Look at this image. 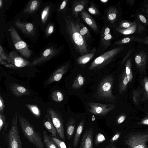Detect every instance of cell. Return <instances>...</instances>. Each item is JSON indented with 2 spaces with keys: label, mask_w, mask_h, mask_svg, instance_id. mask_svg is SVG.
Returning a JSON list of instances; mask_svg holds the SVG:
<instances>
[{
  "label": "cell",
  "mask_w": 148,
  "mask_h": 148,
  "mask_svg": "<svg viewBox=\"0 0 148 148\" xmlns=\"http://www.w3.org/2000/svg\"><path fill=\"white\" fill-rule=\"evenodd\" d=\"M18 120L24 137L36 148H44V145L40 134L37 132L29 121L19 114Z\"/></svg>",
  "instance_id": "cell-1"
},
{
  "label": "cell",
  "mask_w": 148,
  "mask_h": 148,
  "mask_svg": "<svg viewBox=\"0 0 148 148\" xmlns=\"http://www.w3.org/2000/svg\"><path fill=\"white\" fill-rule=\"evenodd\" d=\"M14 115L9 129L4 136L7 148H23L18 127V116Z\"/></svg>",
  "instance_id": "cell-2"
},
{
  "label": "cell",
  "mask_w": 148,
  "mask_h": 148,
  "mask_svg": "<svg viewBox=\"0 0 148 148\" xmlns=\"http://www.w3.org/2000/svg\"><path fill=\"white\" fill-rule=\"evenodd\" d=\"M8 30L15 49L24 57L29 58L32 51L27 43L21 39L14 27H11Z\"/></svg>",
  "instance_id": "cell-3"
},
{
  "label": "cell",
  "mask_w": 148,
  "mask_h": 148,
  "mask_svg": "<svg viewBox=\"0 0 148 148\" xmlns=\"http://www.w3.org/2000/svg\"><path fill=\"white\" fill-rule=\"evenodd\" d=\"M113 82V78L112 76L108 75L104 78L99 86L97 94L104 99H114V97L112 92Z\"/></svg>",
  "instance_id": "cell-4"
},
{
  "label": "cell",
  "mask_w": 148,
  "mask_h": 148,
  "mask_svg": "<svg viewBox=\"0 0 148 148\" xmlns=\"http://www.w3.org/2000/svg\"><path fill=\"white\" fill-rule=\"evenodd\" d=\"M131 66V59L129 58L126 62L125 70L121 75L119 84L120 93H122L126 90L128 84L132 81L133 75Z\"/></svg>",
  "instance_id": "cell-5"
},
{
  "label": "cell",
  "mask_w": 148,
  "mask_h": 148,
  "mask_svg": "<svg viewBox=\"0 0 148 148\" xmlns=\"http://www.w3.org/2000/svg\"><path fill=\"white\" fill-rule=\"evenodd\" d=\"M47 113L50 116L60 138L65 141V137L63 121L61 114L51 108H48Z\"/></svg>",
  "instance_id": "cell-6"
},
{
  "label": "cell",
  "mask_w": 148,
  "mask_h": 148,
  "mask_svg": "<svg viewBox=\"0 0 148 148\" xmlns=\"http://www.w3.org/2000/svg\"><path fill=\"white\" fill-rule=\"evenodd\" d=\"M88 110L95 115L104 116L113 110L115 106L110 104H104L95 102L87 104Z\"/></svg>",
  "instance_id": "cell-7"
},
{
  "label": "cell",
  "mask_w": 148,
  "mask_h": 148,
  "mask_svg": "<svg viewBox=\"0 0 148 148\" xmlns=\"http://www.w3.org/2000/svg\"><path fill=\"white\" fill-rule=\"evenodd\" d=\"M148 141V134H137L130 136L126 143L128 148H148L146 145Z\"/></svg>",
  "instance_id": "cell-8"
},
{
  "label": "cell",
  "mask_w": 148,
  "mask_h": 148,
  "mask_svg": "<svg viewBox=\"0 0 148 148\" xmlns=\"http://www.w3.org/2000/svg\"><path fill=\"white\" fill-rule=\"evenodd\" d=\"M148 60V55L146 53L141 51L136 54L134 60L136 65L141 74H144Z\"/></svg>",
  "instance_id": "cell-9"
},
{
  "label": "cell",
  "mask_w": 148,
  "mask_h": 148,
  "mask_svg": "<svg viewBox=\"0 0 148 148\" xmlns=\"http://www.w3.org/2000/svg\"><path fill=\"white\" fill-rule=\"evenodd\" d=\"M58 50L53 47L45 49L38 58L32 62V64L37 65L49 60L56 54Z\"/></svg>",
  "instance_id": "cell-10"
},
{
  "label": "cell",
  "mask_w": 148,
  "mask_h": 148,
  "mask_svg": "<svg viewBox=\"0 0 148 148\" xmlns=\"http://www.w3.org/2000/svg\"><path fill=\"white\" fill-rule=\"evenodd\" d=\"M15 26L24 34L29 36H33L35 34V29L33 24L22 22L19 19L17 20L14 23Z\"/></svg>",
  "instance_id": "cell-11"
},
{
  "label": "cell",
  "mask_w": 148,
  "mask_h": 148,
  "mask_svg": "<svg viewBox=\"0 0 148 148\" xmlns=\"http://www.w3.org/2000/svg\"><path fill=\"white\" fill-rule=\"evenodd\" d=\"M93 135L92 127L87 128L82 138L79 148H92Z\"/></svg>",
  "instance_id": "cell-12"
},
{
  "label": "cell",
  "mask_w": 148,
  "mask_h": 148,
  "mask_svg": "<svg viewBox=\"0 0 148 148\" xmlns=\"http://www.w3.org/2000/svg\"><path fill=\"white\" fill-rule=\"evenodd\" d=\"M8 55L10 63L16 67H24L30 64V62L20 56L14 51L10 52Z\"/></svg>",
  "instance_id": "cell-13"
},
{
  "label": "cell",
  "mask_w": 148,
  "mask_h": 148,
  "mask_svg": "<svg viewBox=\"0 0 148 148\" xmlns=\"http://www.w3.org/2000/svg\"><path fill=\"white\" fill-rule=\"evenodd\" d=\"M68 66L65 65L57 69L49 77L47 81V84L49 85L54 82L60 81L66 72Z\"/></svg>",
  "instance_id": "cell-14"
},
{
  "label": "cell",
  "mask_w": 148,
  "mask_h": 148,
  "mask_svg": "<svg viewBox=\"0 0 148 148\" xmlns=\"http://www.w3.org/2000/svg\"><path fill=\"white\" fill-rule=\"evenodd\" d=\"M43 124L44 127L51 134L52 136L58 138L59 137L57 131L47 113L45 117Z\"/></svg>",
  "instance_id": "cell-15"
},
{
  "label": "cell",
  "mask_w": 148,
  "mask_h": 148,
  "mask_svg": "<svg viewBox=\"0 0 148 148\" xmlns=\"http://www.w3.org/2000/svg\"><path fill=\"white\" fill-rule=\"evenodd\" d=\"M10 88L13 94L16 97L22 95L29 96V91L25 88L16 83H13L10 86Z\"/></svg>",
  "instance_id": "cell-16"
},
{
  "label": "cell",
  "mask_w": 148,
  "mask_h": 148,
  "mask_svg": "<svg viewBox=\"0 0 148 148\" xmlns=\"http://www.w3.org/2000/svg\"><path fill=\"white\" fill-rule=\"evenodd\" d=\"M76 121L73 118H71L68 121L66 127V133L68 140L70 139L74 132Z\"/></svg>",
  "instance_id": "cell-17"
},
{
  "label": "cell",
  "mask_w": 148,
  "mask_h": 148,
  "mask_svg": "<svg viewBox=\"0 0 148 148\" xmlns=\"http://www.w3.org/2000/svg\"><path fill=\"white\" fill-rule=\"evenodd\" d=\"M40 3V1L34 0L30 1L24 12L26 13L31 14L34 12L38 8Z\"/></svg>",
  "instance_id": "cell-18"
},
{
  "label": "cell",
  "mask_w": 148,
  "mask_h": 148,
  "mask_svg": "<svg viewBox=\"0 0 148 148\" xmlns=\"http://www.w3.org/2000/svg\"><path fill=\"white\" fill-rule=\"evenodd\" d=\"M84 124V120L83 119L79 123L77 128L73 140V145L74 148H76L78 144L83 129Z\"/></svg>",
  "instance_id": "cell-19"
},
{
  "label": "cell",
  "mask_w": 148,
  "mask_h": 148,
  "mask_svg": "<svg viewBox=\"0 0 148 148\" xmlns=\"http://www.w3.org/2000/svg\"><path fill=\"white\" fill-rule=\"evenodd\" d=\"M43 141L46 148H57V145L52 138L45 131L43 132Z\"/></svg>",
  "instance_id": "cell-20"
},
{
  "label": "cell",
  "mask_w": 148,
  "mask_h": 148,
  "mask_svg": "<svg viewBox=\"0 0 148 148\" xmlns=\"http://www.w3.org/2000/svg\"><path fill=\"white\" fill-rule=\"evenodd\" d=\"M9 122L7 121L4 114H0V132L2 136H4L8 131Z\"/></svg>",
  "instance_id": "cell-21"
},
{
  "label": "cell",
  "mask_w": 148,
  "mask_h": 148,
  "mask_svg": "<svg viewBox=\"0 0 148 148\" xmlns=\"http://www.w3.org/2000/svg\"><path fill=\"white\" fill-rule=\"evenodd\" d=\"M142 82V96L141 101H144L148 100V77H145Z\"/></svg>",
  "instance_id": "cell-22"
},
{
  "label": "cell",
  "mask_w": 148,
  "mask_h": 148,
  "mask_svg": "<svg viewBox=\"0 0 148 148\" xmlns=\"http://www.w3.org/2000/svg\"><path fill=\"white\" fill-rule=\"evenodd\" d=\"M142 96V91L141 88H138L134 89L132 91V99L133 102L135 105H138L141 101Z\"/></svg>",
  "instance_id": "cell-23"
},
{
  "label": "cell",
  "mask_w": 148,
  "mask_h": 148,
  "mask_svg": "<svg viewBox=\"0 0 148 148\" xmlns=\"http://www.w3.org/2000/svg\"><path fill=\"white\" fill-rule=\"evenodd\" d=\"M84 82V78L80 74H79L73 82L72 88L73 89H78L83 85Z\"/></svg>",
  "instance_id": "cell-24"
},
{
  "label": "cell",
  "mask_w": 148,
  "mask_h": 148,
  "mask_svg": "<svg viewBox=\"0 0 148 148\" xmlns=\"http://www.w3.org/2000/svg\"><path fill=\"white\" fill-rule=\"evenodd\" d=\"M25 106L30 110L32 114L36 118H39L41 115L40 110L36 105L25 104Z\"/></svg>",
  "instance_id": "cell-25"
},
{
  "label": "cell",
  "mask_w": 148,
  "mask_h": 148,
  "mask_svg": "<svg viewBox=\"0 0 148 148\" xmlns=\"http://www.w3.org/2000/svg\"><path fill=\"white\" fill-rule=\"evenodd\" d=\"M51 97L53 101L58 102L62 101L64 98L62 93L58 90H55L52 92Z\"/></svg>",
  "instance_id": "cell-26"
},
{
  "label": "cell",
  "mask_w": 148,
  "mask_h": 148,
  "mask_svg": "<svg viewBox=\"0 0 148 148\" xmlns=\"http://www.w3.org/2000/svg\"><path fill=\"white\" fill-rule=\"evenodd\" d=\"M50 11V8L48 6H46L42 10L41 14V21L43 24H45L48 18Z\"/></svg>",
  "instance_id": "cell-27"
},
{
  "label": "cell",
  "mask_w": 148,
  "mask_h": 148,
  "mask_svg": "<svg viewBox=\"0 0 148 148\" xmlns=\"http://www.w3.org/2000/svg\"><path fill=\"white\" fill-rule=\"evenodd\" d=\"M73 38L75 42L77 45L80 46L84 43V40L82 35L79 33H74L73 35Z\"/></svg>",
  "instance_id": "cell-28"
},
{
  "label": "cell",
  "mask_w": 148,
  "mask_h": 148,
  "mask_svg": "<svg viewBox=\"0 0 148 148\" xmlns=\"http://www.w3.org/2000/svg\"><path fill=\"white\" fill-rule=\"evenodd\" d=\"M136 28L137 24L136 23V24L131 27L121 30V32L122 34L124 35L131 34L136 33Z\"/></svg>",
  "instance_id": "cell-29"
},
{
  "label": "cell",
  "mask_w": 148,
  "mask_h": 148,
  "mask_svg": "<svg viewBox=\"0 0 148 148\" xmlns=\"http://www.w3.org/2000/svg\"><path fill=\"white\" fill-rule=\"evenodd\" d=\"M51 137L52 139L56 143L57 148H67L66 145L63 141L52 136Z\"/></svg>",
  "instance_id": "cell-30"
},
{
  "label": "cell",
  "mask_w": 148,
  "mask_h": 148,
  "mask_svg": "<svg viewBox=\"0 0 148 148\" xmlns=\"http://www.w3.org/2000/svg\"><path fill=\"white\" fill-rule=\"evenodd\" d=\"M106 140V138L102 134L99 133L96 136L95 140V145H97Z\"/></svg>",
  "instance_id": "cell-31"
},
{
  "label": "cell",
  "mask_w": 148,
  "mask_h": 148,
  "mask_svg": "<svg viewBox=\"0 0 148 148\" xmlns=\"http://www.w3.org/2000/svg\"><path fill=\"white\" fill-rule=\"evenodd\" d=\"M0 57L4 60H6L9 63H10V60L8 55L4 51L2 47L0 45Z\"/></svg>",
  "instance_id": "cell-32"
},
{
  "label": "cell",
  "mask_w": 148,
  "mask_h": 148,
  "mask_svg": "<svg viewBox=\"0 0 148 148\" xmlns=\"http://www.w3.org/2000/svg\"><path fill=\"white\" fill-rule=\"evenodd\" d=\"M136 21L133 22L125 21L122 23L121 26L123 28L127 29L133 26L136 24Z\"/></svg>",
  "instance_id": "cell-33"
},
{
  "label": "cell",
  "mask_w": 148,
  "mask_h": 148,
  "mask_svg": "<svg viewBox=\"0 0 148 148\" xmlns=\"http://www.w3.org/2000/svg\"><path fill=\"white\" fill-rule=\"evenodd\" d=\"M137 17L139 20L144 24L145 25L148 24V22L147 18L142 14L138 13L137 14Z\"/></svg>",
  "instance_id": "cell-34"
},
{
  "label": "cell",
  "mask_w": 148,
  "mask_h": 148,
  "mask_svg": "<svg viewBox=\"0 0 148 148\" xmlns=\"http://www.w3.org/2000/svg\"><path fill=\"white\" fill-rule=\"evenodd\" d=\"M54 30V26L52 25L48 26L46 31V34L47 36L51 35L53 32Z\"/></svg>",
  "instance_id": "cell-35"
},
{
  "label": "cell",
  "mask_w": 148,
  "mask_h": 148,
  "mask_svg": "<svg viewBox=\"0 0 148 148\" xmlns=\"http://www.w3.org/2000/svg\"><path fill=\"white\" fill-rule=\"evenodd\" d=\"M4 103L3 100L1 95H0V114H4Z\"/></svg>",
  "instance_id": "cell-36"
},
{
  "label": "cell",
  "mask_w": 148,
  "mask_h": 148,
  "mask_svg": "<svg viewBox=\"0 0 148 148\" xmlns=\"http://www.w3.org/2000/svg\"><path fill=\"white\" fill-rule=\"evenodd\" d=\"M136 42L145 44H148V36L142 39L138 38Z\"/></svg>",
  "instance_id": "cell-37"
},
{
  "label": "cell",
  "mask_w": 148,
  "mask_h": 148,
  "mask_svg": "<svg viewBox=\"0 0 148 148\" xmlns=\"http://www.w3.org/2000/svg\"><path fill=\"white\" fill-rule=\"evenodd\" d=\"M126 116L125 115H122L120 116L117 119V121L118 124L122 123L125 120Z\"/></svg>",
  "instance_id": "cell-38"
},
{
  "label": "cell",
  "mask_w": 148,
  "mask_h": 148,
  "mask_svg": "<svg viewBox=\"0 0 148 148\" xmlns=\"http://www.w3.org/2000/svg\"><path fill=\"white\" fill-rule=\"evenodd\" d=\"M120 134L119 133H116L110 140V142L112 143L117 140L119 137Z\"/></svg>",
  "instance_id": "cell-39"
},
{
  "label": "cell",
  "mask_w": 148,
  "mask_h": 148,
  "mask_svg": "<svg viewBox=\"0 0 148 148\" xmlns=\"http://www.w3.org/2000/svg\"><path fill=\"white\" fill-rule=\"evenodd\" d=\"M90 59V58L89 57H85L82 59L79 62L81 64H85L88 62Z\"/></svg>",
  "instance_id": "cell-40"
},
{
  "label": "cell",
  "mask_w": 148,
  "mask_h": 148,
  "mask_svg": "<svg viewBox=\"0 0 148 148\" xmlns=\"http://www.w3.org/2000/svg\"><path fill=\"white\" fill-rule=\"evenodd\" d=\"M88 29L86 27H83L80 31V34L81 35H84L88 32Z\"/></svg>",
  "instance_id": "cell-41"
},
{
  "label": "cell",
  "mask_w": 148,
  "mask_h": 148,
  "mask_svg": "<svg viewBox=\"0 0 148 148\" xmlns=\"http://www.w3.org/2000/svg\"><path fill=\"white\" fill-rule=\"evenodd\" d=\"M140 123L144 125H148V115L143 119Z\"/></svg>",
  "instance_id": "cell-42"
},
{
  "label": "cell",
  "mask_w": 148,
  "mask_h": 148,
  "mask_svg": "<svg viewBox=\"0 0 148 148\" xmlns=\"http://www.w3.org/2000/svg\"><path fill=\"white\" fill-rule=\"evenodd\" d=\"M126 3L131 7L134 5L135 3V0H128L126 1Z\"/></svg>",
  "instance_id": "cell-43"
},
{
  "label": "cell",
  "mask_w": 148,
  "mask_h": 148,
  "mask_svg": "<svg viewBox=\"0 0 148 148\" xmlns=\"http://www.w3.org/2000/svg\"><path fill=\"white\" fill-rule=\"evenodd\" d=\"M83 6L81 5H79L77 6L75 8V10L76 12H79L82 10Z\"/></svg>",
  "instance_id": "cell-44"
},
{
  "label": "cell",
  "mask_w": 148,
  "mask_h": 148,
  "mask_svg": "<svg viewBox=\"0 0 148 148\" xmlns=\"http://www.w3.org/2000/svg\"><path fill=\"white\" fill-rule=\"evenodd\" d=\"M116 15L115 13H112L108 16V18L110 20H113L116 17Z\"/></svg>",
  "instance_id": "cell-45"
},
{
  "label": "cell",
  "mask_w": 148,
  "mask_h": 148,
  "mask_svg": "<svg viewBox=\"0 0 148 148\" xmlns=\"http://www.w3.org/2000/svg\"><path fill=\"white\" fill-rule=\"evenodd\" d=\"M66 4V2L65 1H63L61 4L60 7V9L61 10L63 9L65 7Z\"/></svg>",
  "instance_id": "cell-46"
},
{
  "label": "cell",
  "mask_w": 148,
  "mask_h": 148,
  "mask_svg": "<svg viewBox=\"0 0 148 148\" xmlns=\"http://www.w3.org/2000/svg\"><path fill=\"white\" fill-rule=\"evenodd\" d=\"M85 21L86 23L89 25H91L92 23L91 20L89 18H86L85 19Z\"/></svg>",
  "instance_id": "cell-47"
},
{
  "label": "cell",
  "mask_w": 148,
  "mask_h": 148,
  "mask_svg": "<svg viewBox=\"0 0 148 148\" xmlns=\"http://www.w3.org/2000/svg\"><path fill=\"white\" fill-rule=\"evenodd\" d=\"M89 12L92 14H94L96 13L95 10L92 8H89L88 9Z\"/></svg>",
  "instance_id": "cell-48"
},
{
  "label": "cell",
  "mask_w": 148,
  "mask_h": 148,
  "mask_svg": "<svg viewBox=\"0 0 148 148\" xmlns=\"http://www.w3.org/2000/svg\"><path fill=\"white\" fill-rule=\"evenodd\" d=\"M112 38L111 35L110 34H108L105 36L104 37L105 39L106 40L110 39Z\"/></svg>",
  "instance_id": "cell-49"
},
{
  "label": "cell",
  "mask_w": 148,
  "mask_h": 148,
  "mask_svg": "<svg viewBox=\"0 0 148 148\" xmlns=\"http://www.w3.org/2000/svg\"><path fill=\"white\" fill-rule=\"evenodd\" d=\"M132 50L129 51H128L127 55H126V56L125 57V58H124V59H123V62H125V61L126 60L127 58H127L129 57L130 55V54L132 52Z\"/></svg>",
  "instance_id": "cell-50"
},
{
  "label": "cell",
  "mask_w": 148,
  "mask_h": 148,
  "mask_svg": "<svg viewBox=\"0 0 148 148\" xmlns=\"http://www.w3.org/2000/svg\"><path fill=\"white\" fill-rule=\"evenodd\" d=\"M0 57V63L1 64L6 65L8 64L4 61Z\"/></svg>",
  "instance_id": "cell-51"
},
{
  "label": "cell",
  "mask_w": 148,
  "mask_h": 148,
  "mask_svg": "<svg viewBox=\"0 0 148 148\" xmlns=\"http://www.w3.org/2000/svg\"><path fill=\"white\" fill-rule=\"evenodd\" d=\"M110 31V29L108 27L106 28L105 30L104 34L105 35H106L108 34Z\"/></svg>",
  "instance_id": "cell-52"
},
{
  "label": "cell",
  "mask_w": 148,
  "mask_h": 148,
  "mask_svg": "<svg viewBox=\"0 0 148 148\" xmlns=\"http://www.w3.org/2000/svg\"><path fill=\"white\" fill-rule=\"evenodd\" d=\"M145 12L147 13L148 16V3L146 5Z\"/></svg>",
  "instance_id": "cell-53"
},
{
  "label": "cell",
  "mask_w": 148,
  "mask_h": 148,
  "mask_svg": "<svg viewBox=\"0 0 148 148\" xmlns=\"http://www.w3.org/2000/svg\"><path fill=\"white\" fill-rule=\"evenodd\" d=\"M3 5V1L1 0H0V8H1Z\"/></svg>",
  "instance_id": "cell-54"
},
{
  "label": "cell",
  "mask_w": 148,
  "mask_h": 148,
  "mask_svg": "<svg viewBox=\"0 0 148 148\" xmlns=\"http://www.w3.org/2000/svg\"><path fill=\"white\" fill-rule=\"evenodd\" d=\"M108 1V0H101V1L103 3H106Z\"/></svg>",
  "instance_id": "cell-55"
},
{
  "label": "cell",
  "mask_w": 148,
  "mask_h": 148,
  "mask_svg": "<svg viewBox=\"0 0 148 148\" xmlns=\"http://www.w3.org/2000/svg\"><path fill=\"white\" fill-rule=\"evenodd\" d=\"M68 145L69 146V148H71L70 144L69 143V142H68Z\"/></svg>",
  "instance_id": "cell-56"
},
{
  "label": "cell",
  "mask_w": 148,
  "mask_h": 148,
  "mask_svg": "<svg viewBox=\"0 0 148 148\" xmlns=\"http://www.w3.org/2000/svg\"><path fill=\"white\" fill-rule=\"evenodd\" d=\"M109 148H114V147H110Z\"/></svg>",
  "instance_id": "cell-57"
}]
</instances>
